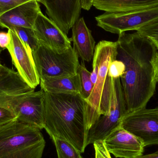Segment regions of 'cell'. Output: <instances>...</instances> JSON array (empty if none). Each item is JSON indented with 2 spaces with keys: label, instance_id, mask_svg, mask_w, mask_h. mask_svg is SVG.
Segmentation results:
<instances>
[{
  "label": "cell",
  "instance_id": "6da1fadb",
  "mask_svg": "<svg viewBox=\"0 0 158 158\" xmlns=\"http://www.w3.org/2000/svg\"><path fill=\"white\" fill-rule=\"evenodd\" d=\"M117 60L125 65L120 77L128 112L145 108L156 92L158 52L150 39L136 31L119 34Z\"/></svg>",
  "mask_w": 158,
  "mask_h": 158
},
{
  "label": "cell",
  "instance_id": "7a4b0ae2",
  "mask_svg": "<svg viewBox=\"0 0 158 158\" xmlns=\"http://www.w3.org/2000/svg\"><path fill=\"white\" fill-rule=\"evenodd\" d=\"M44 129L51 138L67 141L83 153L87 146L85 100L79 94L44 92Z\"/></svg>",
  "mask_w": 158,
  "mask_h": 158
},
{
  "label": "cell",
  "instance_id": "3957f363",
  "mask_svg": "<svg viewBox=\"0 0 158 158\" xmlns=\"http://www.w3.org/2000/svg\"><path fill=\"white\" fill-rule=\"evenodd\" d=\"M117 42L102 40L95 48L91 80L94 84L89 97L85 100V119L88 133L101 115L106 114L110 106L112 78L108 75L110 64L117 60Z\"/></svg>",
  "mask_w": 158,
  "mask_h": 158
},
{
  "label": "cell",
  "instance_id": "277c9868",
  "mask_svg": "<svg viewBox=\"0 0 158 158\" xmlns=\"http://www.w3.org/2000/svg\"><path fill=\"white\" fill-rule=\"evenodd\" d=\"M45 145L36 127L17 119L0 126V158H42Z\"/></svg>",
  "mask_w": 158,
  "mask_h": 158
},
{
  "label": "cell",
  "instance_id": "5b68a950",
  "mask_svg": "<svg viewBox=\"0 0 158 158\" xmlns=\"http://www.w3.org/2000/svg\"><path fill=\"white\" fill-rule=\"evenodd\" d=\"M32 55L40 80L77 74L79 56L71 46L59 51L40 44Z\"/></svg>",
  "mask_w": 158,
  "mask_h": 158
},
{
  "label": "cell",
  "instance_id": "8992f818",
  "mask_svg": "<svg viewBox=\"0 0 158 158\" xmlns=\"http://www.w3.org/2000/svg\"><path fill=\"white\" fill-rule=\"evenodd\" d=\"M128 112L120 78H112L110 106L107 113L91 126L87 133L86 145L103 140L113 130L120 126L122 119Z\"/></svg>",
  "mask_w": 158,
  "mask_h": 158
},
{
  "label": "cell",
  "instance_id": "52a82bcc",
  "mask_svg": "<svg viewBox=\"0 0 158 158\" xmlns=\"http://www.w3.org/2000/svg\"><path fill=\"white\" fill-rule=\"evenodd\" d=\"M157 19L158 6L134 12H106L95 17L98 27L118 35L129 31H137Z\"/></svg>",
  "mask_w": 158,
  "mask_h": 158
},
{
  "label": "cell",
  "instance_id": "ba28073f",
  "mask_svg": "<svg viewBox=\"0 0 158 158\" xmlns=\"http://www.w3.org/2000/svg\"><path fill=\"white\" fill-rule=\"evenodd\" d=\"M120 127L139 138L145 147L158 145V107L127 112Z\"/></svg>",
  "mask_w": 158,
  "mask_h": 158
},
{
  "label": "cell",
  "instance_id": "9c48e42d",
  "mask_svg": "<svg viewBox=\"0 0 158 158\" xmlns=\"http://www.w3.org/2000/svg\"><path fill=\"white\" fill-rule=\"evenodd\" d=\"M11 41L6 49L17 72L31 87L35 88L40 84V79L36 69L31 48L19 38L15 32L8 29Z\"/></svg>",
  "mask_w": 158,
  "mask_h": 158
},
{
  "label": "cell",
  "instance_id": "30bf717a",
  "mask_svg": "<svg viewBox=\"0 0 158 158\" xmlns=\"http://www.w3.org/2000/svg\"><path fill=\"white\" fill-rule=\"evenodd\" d=\"M44 98L43 90L32 91L15 100L9 109L20 122L41 130L44 129Z\"/></svg>",
  "mask_w": 158,
  "mask_h": 158
},
{
  "label": "cell",
  "instance_id": "8fae6325",
  "mask_svg": "<svg viewBox=\"0 0 158 158\" xmlns=\"http://www.w3.org/2000/svg\"><path fill=\"white\" fill-rule=\"evenodd\" d=\"M46 7L49 19L67 35L79 19L81 0H37Z\"/></svg>",
  "mask_w": 158,
  "mask_h": 158
},
{
  "label": "cell",
  "instance_id": "7c38bea8",
  "mask_svg": "<svg viewBox=\"0 0 158 158\" xmlns=\"http://www.w3.org/2000/svg\"><path fill=\"white\" fill-rule=\"evenodd\" d=\"M103 142L116 158L137 157L143 155L145 147L141 140L120 126L113 130Z\"/></svg>",
  "mask_w": 158,
  "mask_h": 158
},
{
  "label": "cell",
  "instance_id": "4fadbf2b",
  "mask_svg": "<svg viewBox=\"0 0 158 158\" xmlns=\"http://www.w3.org/2000/svg\"><path fill=\"white\" fill-rule=\"evenodd\" d=\"M40 44L61 51L71 46V40L42 12L38 15L33 27Z\"/></svg>",
  "mask_w": 158,
  "mask_h": 158
},
{
  "label": "cell",
  "instance_id": "5bb4252c",
  "mask_svg": "<svg viewBox=\"0 0 158 158\" xmlns=\"http://www.w3.org/2000/svg\"><path fill=\"white\" fill-rule=\"evenodd\" d=\"M33 91L17 72L0 63V106L9 109L16 99Z\"/></svg>",
  "mask_w": 158,
  "mask_h": 158
},
{
  "label": "cell",
  "instance_id": "9a60e30c",
  "mask_svg": "<svg viewBox=\"0 0 158 158\" xmlns=\"http://www.w3.org/2000/svg\"><path fill=\"white\" fill-rule=\"evenodd\" d=\"M41 11L39 2L31 0L9 10L0 17V27L8 29L13 27L33 28Z\"/></svg>",
  "mask_w": 158,
  "mask_h": 158
},
{
  "label": "cell",
  "instance_id": "2e32d148",
  "mask_svg": "<svg viewBox=\"0 0 158 158\" xmlns=\"http://www.w3.org/2000/svg\"><path fill=\"white\" fill-rule=\"evenodd\" d=\"M73 48L83 61L90 62L94 52L95 41L92 31L87 27L83 17L81 18L72 28Z\"/></svg>",
  "mask_w": 158,
  "mask_h": 158
},
{
  "label": "cell",
  "instance_id": "e0dca14e",
  "mask_svg": "<svg viewBox=\"0 0 158 158\" xmlns=\"http://www.w3.org/2000/svg\"><path fill=\"white\" fill-rule=\"evenodd\" d=\"M97 9L110 13L134 12L158 6V0H94Z\"/></svg>",
  "mask_w": 158,
  "mask_h": 158
},
{
  "label": "cell",
  "instance_id": "ac0fdd59",
  "mask_svg": "<svg viewBox=\"0 0 158 158\" xmlns=\"http://www.w3.org/2000/svg\"><path fill=\"white\" fill-rule=\"evenodd\" d=\"M41 89L52 94H79L80 79L78 74L71 77L40 80Z\"/></svg>",
  "mask_w": 158,
  "mask_h": 158
},
{
  "label": "cell",
  "instance_id": "d6986e66",
  "mask_svg": "<svg viewBox=\"0 0 158 158\" xmlns=\"http://www.w3.org/2000/svg\"><path fill=\"white\" fill-rule=\"evenodd\" d=\"M77 74L80 79L79 94L83 99L86 100L91 95L94 86L91 80V73L82 62L79 64Z\"/></svg>",
  "mask_w": 158,
  "mask_h": 158
},
{
  "label": "cell",
  "instance_id": "ffe728a7",
  "mask_svg": "<svg viewBox=\"0 0 158 158\" xmlns=\"http://www.w3.org/2000/svg\"><path fill=\"white\" fill-rule=\"evenodd\" d=\"M52 139L55 145L58 158H83L80 151L70 143L58 138Z\"/></svg>",
  "mask_w": 158,
  "mask_h": 158
},
{
  "label": "cell",
  "instance_id": "44dd1931",
  "mask_svg": "<svg viewBox=\"0 0 158 158\" xmlns=\"http://www.w3.org/2000/svg\"><path fill=\"white\" fill-rule=\"evenodd\" d=\"M9 29L16 32L19 38L31 49L35 51L40 45L33 28L24 27H13Z\"/></svg>",
  "mask_w": 158,
  "mask_h": 158
},
{
  "label": "cell",
  "instance_id": "7402d4cb",
  "mask_svg": "<svg viewBox=\"0 0 158 158\" xmlns=\"http://www.w3.org/2000/svg\"><path fill=\"white\" fill-rule=\"evenodd\" d=\"M136 31L151 40H158V19L142 27Z\"/></svg>",
  "mask_w": 158,
  "mask_h": 158
},
{
  "label": "cell",
  "instance_id": "603a6c76",
  "mask_svg": "<svg viewBox=\"0 0 158 158\" xmlns=\"http://www.w3.org/2000/svg\"><path fill=\"white\" fill-rule=\"evenodd\" d=\"M125 70V65L122 61L114 60L109 66L107 74L112 78H118L123 76Z\"/></svg>",
  "mask_w": 158,
  "mask_h": 158
},
{
  "label": "cell",
  "instance_id": "cb8c5ba5",
  "mask_svg": "<svg viewBox=\"0 0 158 158\" xmlns=\"http://www.w3.org/2000/svg\"><path fill=\"white\" fill-rule=\"evenodd\" d=\"M31 0H0V17L9 10Z\"/></svg>",
  "mask_w": 158,
  "mask_h": 158
},
{
  "label": "cell",
  "instance_id": "d4e9b609",
  "mask_svg": "<svg viewBox=\"0 0 158 158\" xmlns=\"http://www.w3.org/2000/svg\"><path fill=\"white\" fill-rule=\"evenodd\" d=\"M17 119L15 112L5 107L0 106V126Z\"/></svg>",
  "mask_w": 158,
  "mask_h": 158
},
{
  "label": "cell",
  "instance_id": "484cf974",
  "mask_svg": "<svg viewBox=\"0 0 158 158\" xmlns=\"http://www.w3.org/2000/svg\"><path fill=\"white\" fill-rule=\"evenodd\" d=\"M95 153V158H111L110 153L107 149L102 140H98L93 143Z\"/></svg>",
  "mask_w": 158,
  "mask_h": 158
},
{
  "label": "cell",
  "instance_id": "4316f807",
  "mask_svg": "<svg viewBox=\"0 0 158 158\" xmlns=\"http://www.w3.org/2000/svg\"><path fill=\"white\" fill-rule=\"evenodd\" d=\"M11 41V36L9 31L0 32V48L2 50L6 49Z\"/></svg>",
  "mask_w": 158,
  "mask_h": 158
},
{
  "label": "cell",
  "instance_id": "83f0119b",
  "mask_svg": "<svg viewBox=\"0 0 158 158\" xmlns=\"http://www.w3.org/2000/svg\"><path fill=\"white\" fill-rule=\"evenodd\" d=\"M93 2L94 0H81L82 8L87 11L90 10L93 6Z\"/></svg>",
  "mask_w": 158,
  "mask_h": 158
},
{
  "label": "cell",
  "instance_id": "f1b7e54d",
  "mask_svg": "<svg viewBox=\"0 0 158 158\" xmlns=\"http://www.w3.org/2000/svg\"><path fill=\"white\" fill-rule=\"evenodd\" d=\"M135 158H158V150L155 153L146 155H142Z\"/></svg>",
  "mask_w": 158,
  "mask_h": 158
},
{
  "label": "cell",
  "instance_id": "f546056e",
  "mask_svg": "<svg viewBox=\"0 0 158 158\" xmlns=\"http://www.w3.org/2000/svg\"><path fill=\"white\" fill-rule=\"evenodd\" d=\"M155 69H156V77L157 82L158 83V53L155 61Z\"/></svg>",
  "mask_w": 158,
  "mask_h": 158
},
{
  "label": "cell",
  "instance_id": "4dcf8cb0",
  "mask_svg": "<svg viewBox=\"0 0 158 158\" xmlns=\"http://www.w3.org/2000/svg\"><path fill=\"white\" fill-rule=\"evenodd\" d=\"M150 40H151V39H150ZM151 40L152 41V42L154 43V44L156 45L157 49L158 50V40H155V39H153V40Z\"/></svg>",
  "mask_w": 158,
  "mask_h": 158
},
{
  "label": "cell",
  "instance_id": "1f68e13d",
  "mask_svg": "<svg viewBox=\"0 0 158 158\" xmlns=\"http://www.w3.org/2000/svg\"><path fill=\"white\" fill-rule=\"evenodd\" d=\"M2 49H1V48H0V54H1V52H2Z\"/></svg>",
  "mask_w": 158,
  "mask_h": 158
}]
</instances>
